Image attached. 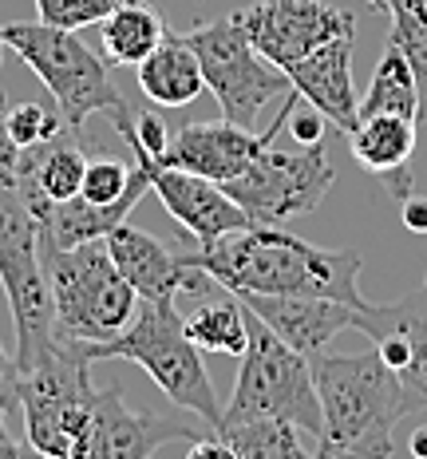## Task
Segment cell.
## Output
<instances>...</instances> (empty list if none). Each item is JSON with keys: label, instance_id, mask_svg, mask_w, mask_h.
<instances>
[{"label": "cell", "instance_id": "6da1fadb", "mask_svg": "<svg viewBox=\"0 0 427 459\" xmlns=\"http://www.w3.org/2000/svg\"><path fill=\"white\" fill-rule=\"evenodd\" d=\"M190 265L206 270L218 285L245 298H329L360 309V254L353 250H325L297 234H285L278 226H245L218 238L210 246L183 254Z\"/></svg>", "mask_w": 427, "mask_h": 459}, {"label": "cell", "instance_id": "7a4b0ae2", "mask_svg": "<svg viewBox=\"0 0 427 459\" xmlns=\"http://www.w3.org/2000/svg\"><path fill=\"white\" fill-rule=\"evenodd\" d=\"M312 380L320 400L317 455L332 459L340 452H364L372 459H392V428L407 416L404 392L384 357L372 352H320L312 357Z\"/></svg>", "mask_w": 427, "mask_h": 459}, {"label": "cell", "instance_id": "3957f363", "mask_svg": "<svg viewBox=\"0 0 427 459\" xmlns=\"http://www.w3.org/2000/svg\"><path fill=\"white\" fill-rule=\"evenodd\" d=\"M16 159H21V147L4 135V119H0V285H4L16 325L13 360L16 372H24L52 357L64 337L56 333V309L40 262V222L28 206L21 178H16Z\"/></svg>", "mask_w": 427, "mask_h": 459}, {"label": "cell", "instance_id": "277c9868", "mask_svg": "<svg viewBox=\"0 0 427 459\" xmlns=\"http://www.w3.org/2000/svg\"><path fill=\"white\" fill-rule=\"evenodd\" d=\"M91 360H131L175 400L178 408L194 412L210 432L222 424L214 380L202 365V349L186 337V321L178 301H139V313L119 337L103 344H80Z\"/></svg>", "mask_w": 427, "mask_h": 459}, {"label": "cell", "instance_id": "5b68a950", "mask_svg": "<svg viewBox=\"0 0 427 459\" xmlns=\"http://www.w3.org/2000/svg\"><path fill=\"white\" fill-rule=\"evenodd\" d=\"M40 262L56 309V333L72 344L119 337L139 313V293L119 273L107 238L80 246L40 242Z\"/></svg>", "mask_w": 427, "mask_h": 459}, {"label": "cell", "instance_id": "8992f818", "mask_svg": "<svg viewBox=\"0 0 427 459\" xmlns=\"http://www.w3.org/2000/svg\"><path fill=\"white\" fill-rule=\"evenodd\" d=\"M95 396L91 360L80 344L64 341L52 357L21 372L16 404L24 408V444L47 459H88Z\"/></svg>", "mask_w": 427, "mask_h": 459}, {"label": "cell", "instance_id": "52a82bcc", "mask_svg": "<svg viewBox=\"0 0 427 459\" xmlns=\"http://www.w3.org/2000/svg\"><path fill=\"white\" fill-rule=\"evenodd\" d=\"M0 36L47 88L72 135H80V127L91 115L103 111L111 119L115 111L127 108V100L111 83L107 60L99 52H91V44H83L75 32H64V28H52L44 21H16L0 28Z\"/></svg>", "mask_w": 427, "mask_h": 459}, {"label": "cell", "instance_id": "ba28073f", "mask_svg": "<svg viewBox=\"0 0 427 459\" xmlns=\"http://www.w3.org/2000/svg\"><path fill=\"white\" fill-rule=\"evenodd\" d=\"M250 313V309H245ZM273 416L289 420L301 432L320 436V400L312 380V360L289 349L265 321L250 313V344L242 352V368L234 380V396L222 408V420Z\"/></svg>", "mask_w": 427, "mask_h": 459}, {"label": "cell", "instance_id": "9c48e42d", "mask_svg": "<svg viewBox=\"0 0 427 459\" xmlns=\"http://www.w3.org/2000/svg\"><path fill=\"white\" fill-rule=\"evenodd\" d=\"M183 36L194 48L198 64H202L206 88L214 91L222 119L237 123V127H253L265 103L278 100L281 91H289V75L250 44L237 13L194 24Z\"/></svg>", "mask_w": 427, "mask_h": 459}, {"label": "cell", "instance_id": "30bf717a", "mask_svg": "<svg viewBox=\"0 0 427 459\" xmlns=\"http://www.w3.org/2000/svg\"><path fill=\"white\" fill-rule=\"evenodd\" d=\"M337 183L325 143H297L278 147V139L261 151L237 178L222 190L250 214L253 226H281L289 218L312 214Z\"/></svg>", "mask_w": 427, "mask_h": 459}, {"label": "cell", "instance_id": "8fae6325", "mask_svg": "<svg viewBox=\"0 0 427 459\" xmlns=\"http://www.w3.org/2000/svg\"><path fill=\"white\" fill-rule=\"evenodd\" d=\"M237 16L250 44L281 72L340 36H356V16L325 0H258Z\"/></svg>", "mask_w": 427, "mask_h": 459}, {"label": "cell", "instance_id": "7c38bea8", "mask_svg": "<svg viewBox=\"0 0 427 459\" xmlns=\"http://www.w3.org/2000/svg\"><path fill=\"white\" fill-rule=\"evenodd\" d=\"M353 329L372 341L384 365L396 372L404 412H427V277L420 290L388 305H360Z\"/></svg>", "mask_w": 427, "mask_h": 459}, {"label": "cell", "instance_id": "4fadbf2b", "mask_svg": "<svg viewBox=\"0 0 427 459\" xmlns=\"http://www.w3.org/2000/svg\"><path fill=\"white\" fill-rule=\"evenodd\" d=\"M301 95L293 91L289 100L281 103L278 119L269 123V127L253 131V127H237L230 119H206V123H186V127L175 131V139L167 143L163 151V167H178V170H190V175H202L210 178V183H230L237 178L245 167H250L253 159L261 155L265 147H269L273 139L281 135L285 127H289V115L297 108Z\"/></svg>", "mask_w": 427, "mask_h": 459}, {"label": "cell", "instance_id": "5bb4252c", "mask_svg": "<svg viewBox=\"0 0 427 459\" xmlns=\"http://www.w3.org/2000/svg\"><path fill=\"white\" fill-rule=\"evenodd\" d=\"M175 439H202L194 424L175 416H155V412H135L123 400L115 385L99 388L95 396V428H91V447L88 459H150L163 444Z\"/></svg>", "mask_w": 427, "mask_h": 459}, {"label": "cell", "instance_id": "9a60e30c", "mask_svg": "<svg viewBox=\"0 0 427 459\" xmlns=\"http://www.w3.org/2000/svg\"><path fill=\"white\" fill-rule=\"evenodd\" d=\"M150 190H155L158 203L167 206V214L175 218L198 246H210L218 238L234 234V230L253 226L250 214H245L222 186L202 175H190V170L155 162V167H150Z\"/></svg>", "mask_w": 427, "mask_h": 459}, {"label": "cell", "instance_id": "2e32d148", "mask_svg": "<svg viewBox=\"0 0 427 459\" xmlns=\"http://www.w3.org/2000/svg\"><path fill=\"white\" fill-rule=\"evenodd\" d=\"M353 48L356 36H340L325 48H317L312 56L297 60L289 72V88L309 103L312 111H320L332 127H340L345 135H353L360 123V100L353 88Z\"/></svg>", "mask_w": 427, "mask_h": 459}, {"label": "cell", "instance_id": "e0dca14e", "mask_svg": "<svg viewBox=\"0 0 427 459\" xmlns=\"http://www.w3.org/2000/svg\"><path fill=\"white\" fill-rule=\"evenodd\" d=\"M237 301L258 321L269 325L289 349H297L309 360L320 357L337 333L353 329V317H356L353 305L329 301V298H265V293H245Z\"/></svg>", "mask_w": 427, "mask_h": 459}, {"label": "cell", "instance_id": "ac0fdd59", "mask_svg": "<svg viewBox=\"0 0 427 459\" xmlns=\"http://www.w3.org/2000/svg\"><path fill=\"white\" fill-rule=\"evenodd\" d=\"M83 175H88V151L80 147V135H68V131L40 147H21V159H16V178L36 218L47 206L80 198Z\"/></svg>", "mask_w": 427, "mask_h": 459}, {"label": "cell", "instance_id": "d6986e66", "mask_svg": "<svg viewBox=\"0 0 427 459\" xmlns=\"http://www.w3.org/2000/svg\"><path fill=\"white\" fill-rule=\"evenodd\" d=\"M107 250L115 257L119 273L131 281V290L139 293V301H178V293L190 281V265L183 262V254H170L158 238L131 222L111 230Z\"/></svg>", "mask_w": 427, "mask_h": 459}, {"label": "cell", "instance_id": "ffe728a7", "mask_svg": "<svg viewBox=\"0 0 427 459\" xmlns=\"http://www.w3.org/2000/svg\"><path fill=\"white\" fill-rule=\"evenodd\" d=\"M415 119H404V115H368V119L356 123V131L348 135V151L368 175H376L380 183L388 186L392 198H412V170L407 162L415 155Z\"/></svg>", "mask_w": 427, "mask_h": 459}, {"label": "cell", "instance_id": "44dd1931", "mask_svg": "<svg viewBox=\"0 0 427 459\" xmlns=\"http://www.w3.org/2000/svg\"><path fill=\"white\" fill-rule=\"evenodd\" d=\"M186 301H194V309H183V301H178L183 321H186V337L202 352L242 360L245 344H250V313H245V305L218 281L202 285V290L190 293Z\"/></svg>", "mask_w": 427, "mask_h": 459}, {"label": "cell", "instance_id": "7402d4cb", "mask_svg": "<svg viewBox=\"0 0 427 459\" xmlns=\"http://www.w3.org/2000/svg\"><path fill=\"white\" fill-rule=\"evenodd\" d=\"M139 88L155 108H186L206 91V75L183 32H167L163 44L139 64Z\"/></svg>", "mask_w": 427, "mask_h": 459}, {"label": "cell", "instance_id": "603a6c76", "mask_svg": "<svg viewBox=\"0 0 427 459\" xmlns=\"http://www.w3.org/2000/svg\"><path fill=\"white\" fill-rule=\"evenodd\" d=\"M237 452V459H320L301 444V428L273 416H242L222 420L218 432Z\"/></svg>", "mask_w": 427, "mask_h": 459}, {"label": "cell", "instance_id": "cb8c5ba5", "mask_svg": "<svg viewBox=\"0 0 427 459\" xmlns=\"http://www.w3.org/2000/svg\"><path fill=\"white\" fill-rule=\"evenodd\" d=\"M167 36L163 16L150 4H139V0H127L115 13L103 21V52H107L111 64H127V68H139Z\"/></svg>", "mask_w": 427, "mask_h": 459}, {"label": "cell", "instance_id": "d4e9b609", "mask_svg": "<svg viewBox=\"0 0 427 459\" xmlns=\"http://www.w3.org/2000/svg\"><path fill=\"white\" fill-rule=\"evenodd\" d=\"M368 115H404V119L420 123V91H415V75L407 68L404 52L388 40L384 56H380L372 83H368L364 100H360V119Z\"/></svg>", "mask_w": 427, "mask_h": 459}, {"label": "cell", "instance_id": "484cf974", "mask_svg": "<svg viewBox=\"0 0 427 459\" xmlns=\"http://www.w3.org/2000/svg\"><path fill=\"white\" fill-rule=\"evenodd\" d=\"M392 16V40L404 52L407 68L415 75L420 91V123H427V0H388Z\"/></svg>", "mask_w": 427, "mask_h": 459}, {"label": "cell", "instance_id": "4316f807", "mask_svg": "<svg viewBox=\"0 0 427 459\" xmlns=\"http://www.w3.org/2000/svg\"><path fill=\"white\" fill-rule=\"evenodd\" d=\"M4 135L16 143V147H40V143L64 135V115L56 111V103H16V108H8L4 115ZM72 135V131H68Z\"/></svg>", "mask_w": 427, "mask_h": 459}, {"label": "cell", "instance_id": "83f0119b", "mask_svg": "<svg viewBox=\"0 0 427 459\" xmlns=\"http://www.w3.org/2000/svg\"><path fill=\"white\" fill-rule=\"evenodd\" d=\"M131 178H135V162L95 155V159H88V175H83L80 198L91 206H111L131 190Z\"/></svg>", "mask_w": 427, "mask_h": 459}, {"label": "cell", "instance_id": "f1b7e54d", "mask_svg": "<svg viewBox=\"0 0 427 459\" xmlns=\"http://www.w3.org/2000/svg\"><path fill=\"white\" fill-rule=\"evenodd\" d=\"M119 4H127V0H36V13H40L44 24L80 32V28L103 24Z\"/></svg>", "mask_w": 427, "mask_h": 459}, {"label": "cell", "instance_id": "f546056e", "mask_svg": "<svg viewBox=\"0 0 427 459\" xmlns=\"http://www.w3.org/2000/svg\"><path fill=\"white\" fill-rule=\"evenodd\" d=\"M135 135H139V143H142V151H147L150 159H163V151H167V127H163V119H158L155 111H142L139 119H135Z\"/></svg>", "mask_w": 427, "mask_h": 459}, {"label": "cell", "instance_id": "4dcf8cb0", "mask_svg": "<svg viewBox=\"0 0 427 459\" xmlns=\"http://www.w3.org/2000/svg\"><path fill=\"white\" fill-rule=\"evenodd\" d=\"M325 115L320 111H297L293 108V115H289V127H293V139L297 143H320V135H325Z\"/></svg>", "mask_w": 427, "mask_h": 459}, {"label": "cell", "instance_id": "1f68e13d", "mask_svg": "<svg viewBox=\"0 0 427 459\" xmlns=\"http://www.w3.org/2000/svg\"><path fill=\"white\" fill-rule=\"evenodd\" d=\"M16 385H21V372H16V360H8L4 344H0V408H13L16 404Z\"/></svg>", "mask_w": 427, "mask_h": 459}, {"label": "cell", "instance_id": "d6a6232c", "mask_svg": "<svg viewBox=\"0 0 427 459\" xmlns=\"http://www.w3.org/2000/svg\"><path fill=\"white\" fill-rule=\"evenodd\" d=\"M186 459H237V452L226 444L222 436H202L190 444V455Z\"/></svg>", "mask_w": 427, "mask_h": 459}, {"label": "cell", "instance_id": "836d02e7", "mask_svg": "<svg viewBox=\"0 0 427 459\" xmlns=\"http://www.w3.org/2000/svg\"><path fill=\"white\" fill-rule=\"evenodd\" d=\"M400 222H404L407 230H412V234H427V195H412V198H404Z\"/></svg>", "mask_w": 427, "mask_h": 459}, {"label": "cell", "instance_id": "e575fe53", "mask_svg": "<svg viewBox=\"0 0 427 459\" xmlns=\"http://www.w3.org/2000/svg\"><path fill=\"white\" fill-rule=\"evenodd\" d=\"M407 452H412V459H427V424H420L412 432V439H407Z\"/></svg>", "mask_w": 427, "mask_h": 459}, {"label": "cell", "instance_id": "d590c367", "mask_svg": "<svg viewBox=\"0 0 427 459\" xmlns=\"http://www.w3.org/2000/svg\"><path fill=\"white\" fill-rule=\"evenodd\" d=\"M332 459H372V455H364V452H340V455H332Z\"/></svg>", "mask_w": 427, "mask_h": 459}, {"label": "cell", "instance_id": "8d00e7d4", "mask_svg": "<svg viewBox=\"0 0 427 459\" xmlns=\"http://www.w3.org/2000/svg\"><path fill=\"white\" fill-rule=\"evenodd\" d=\"M364 4H372L376 13H388V0H364Z\"/></svg>", "mask_w": 427, "mask_h": 459}, {"label": "cell", "instance_id": "74e56055", "mask_svg": "<svg viewBox=\"0 0 427 459\" xmlns=\"http://www.w3.org/2000/svg\"><path fill=\"white\" fill-rule=\"evenodd\" d=\"M8 432V428H4V408H0V436H4Z\"/></svg>", "mask_w": 427, "mask_h": 459}, {"label": "cell", "instance_id": "f35d334b", "mask_svg": "<svg viewBox=\"0 0 427 459\" xmlns=\"http://www.w3.org/2000/svg\"><path fill=\"white\" fill-rule=\"evenodd\" d=\"M4 48H8V44H4V36H0V60H4Z\"/></svg>", "mask_w": 427, "mask_h": 459}, {"label": "cell", "instance_id": "ab89813d", "mask_svg": "<svg viewBox=\"0 0 427 459\" xmlns=\"http://www.w3.org/2000/svg\"><path fill=\"white\" fill-rule=\"evenodd\" d=\"M0 108H4V91H0Z\"/></svg>", "mask_w": 427, "mask_h": 459}]
</instances>
